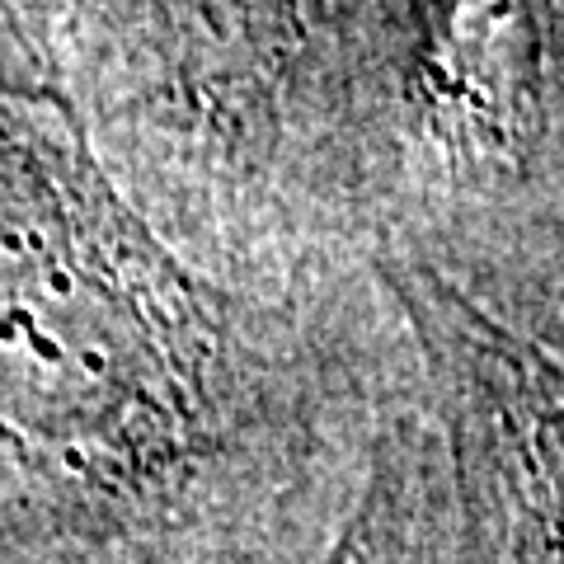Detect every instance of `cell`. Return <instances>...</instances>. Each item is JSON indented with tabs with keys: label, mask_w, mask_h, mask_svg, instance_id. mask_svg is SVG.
<instances>
[{
	"label": "cell",
	"mask_w": 564,
	"mask_h": 564,
	"mask_svg": "<svg viewBox=\"0 0 564 564\" xmlns=\"http://www.w3.org/2000/svg\"><path fill=\"white\" fill-rule=\"evenodd\" d=\"M447 391L475 518L508 564H564V372L433 273L391 269Z\"/></svg>",
	"instance_id": "6da1fadb"
},
{
	"label": "cell",
	"mask_w": 564,
	"mask_h": 564,
	"mask_svg": "<svg viewBox=\"0 0 564 564\" xmlns=\"http://www.w3.org/2000/svg\"><path fill=\"white\" fill-rule=\"evenodd\" d=\"M321 564H423L414 494L395 466H386L372 480L362 508L352 513L344 536L329 545Z\"/></svg>",
	"instance_id": "7a4b0ae2"
}]
</instances>
